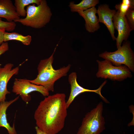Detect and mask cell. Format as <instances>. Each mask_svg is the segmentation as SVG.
Returning <instances> with one entry per match:
<instances>
[{
	"label": "cell",
	"instance_id": "obj_1",
	"mask_svg": "<svg viewBox=\"0 0 134 134\" xmlns=\"http://www.w3.org/2000/svg\"><path fill=\"white\" fill-rule=\"evenodd\" d=\"M64 93L49 95L40 102L34 118L37 126L47 134H56L64 128L67 108Z\"/></svg>",
	"mask_w": 134,
	"mask_h": 134
},
{
	"label": "cell",
	"instance_id": "obj_2",
	"mask_svg": "<svg viewBox=\"0 0 134 134\" xmlns=\"http://www.w3.org/2000/svg\"><path fill=\"white\" fill-rule=\"evenodd\" d=\"M57 47L49 57L40 61L37 67L38 74L36 77L33 80H28L32 83L43 86L49 91H54L55 82L66 76L71 67V65L69 64L57 69L54 68L52 66L53 56Z\"/></svg>",
	"mask_w": 134,
	"mask_h": 134
},
{
	"label": "cell",
	"instance_id": "obj_3",
	"mask_svg": "<svg viewBox=\"0 0 134 134\" xmlns=\"http://www.w3.org/2000/svg\"><path fill=\"white\" fill-rule=\"evenodd\" d=\"M26 16L24 18L15 20V22L20 23L23 25L36 29L45 26L50 21L52 13L45 0H41L40 4H35L26 6Z\"/></svg>",
	"mask_w": 134,
	"mask_h": 134
},
{
	"label": "cell",
	"instance_id": "obj_4",
	"mask_svg": "<svg viewBox=\"0 0 134 134\" xmlns=\"http://www.w3.org/2000/svg\"><path fill=\"white\" fill-rule=\"evenodd\" d=\"M101 101L85 115L76 134H100L105 128Z\"/></svg>",
	"mask_w": 134,
	"mask_h": 134
},
{
	"label": "cell",
	"instance_id": "obj_5",
	"mask_svg": "<svg viewBox=\"0 0 134 134\" xmlns=\"http://www.w3.org/2000/svg\"><path fill=\"white\" fill-rule=\"evenodd\" d=\"M100 57L107 60L114 66H119L124 65L133 72L134 71V55L128 41H124L123 45L112 52L106 51L100 54Z\"/></svg>",
	"mask_w": 134,
	"mask_h": 134
},
{
	"label": "cell",
	"instance_id": "obj_6",
	"mask_svg": "<svg viewBox=\"0 0 134 134\" xmlns=\"http://www.w3.org/2000/svg\"><path fill=\"white\" fill-rule=\"evenodd\" d=\"M97 61L98 65V70L96 74L97 77L121 81L132 76L131 70L125 65L115 66L105 60Z\"/></svg>",
	"mask_w": 134,
	"mask_h": 134
},
{
	"label": "cell",
	"instance_id": "obj_7",
	"mask_svg": "<svg viewBox=\"0 0 134 134\" xmlns=\"http://www.w3.org/2000/svg\"><path fill=\"white\" fill-rule=\"evenodd\" d=\"M34 91L38 92L44 97L49 95V91L43 87L32 83L27 79L15 78L12 87V92L18 95L22 100L28 103L31 100L30 94Z\"/></svg>",
	"mask_w": 134,
	"mask_h": 134
},
{
	"label": "cell",
	"instance_id": "obj_8",
	"mask_svg": "<svg viewBox=\"0 0 134 134\" xmlns=\"http://www.w3.org/2000/svg\"><path fill=\"white\" fill-rule=\"evenodd\" d=\"M77 73L72 72L69 75L68 81L70 86V92L66 104L68 108L75 98L80 94L86 92H94L98 94L103 100L106 103H108L107 100L104 97L101 93V90L103 87L106 83L105 81L97 89L92 90L85 88L80 86L77 82Z\"/></svg>",
	"mask_w": 134,
	"mask_h": 134
},
{
	"label": "cell",
	"instance_id": "obj_9",
	"mask_svg": "<svg viewBox=\"0 0 134 134\" xmlns=\"http://www.w3.org/2000/svg\"><path fill=\"white\" fill-rule=\"evenodd\" d=\"M13 66L11 63L6 64L3 67L0 66V103L5 101L6 95L10 93L7 89L8 81L13 75L19 72V67L12 68Z\"/></svg>",
	"mask_w": 134,
	"mask_h": 134
},
{
	"label": "cell",
	"instance_id": "obj_10",
	"mask_svg": "<svg viewBox=\"0 0 134 134\" xmlns=\"http://www.w3.org/2000/svg\"><path fill=\"white\" fill-rule=\"evenodd\" d=\"M114 29L118 32L116 38V45L117 48L121 46L123 41L127 40L132 31L128 24L125 16L120 15L116 11L113 18Z\"/></svg>",
	"mask_w": 134,
	"mask_h": 134
},
{
	"label": "cell",
	"instance_id": "obj_11",
	"mask_svg": "<svg viewBox=\"0 0 134 134\" xmlns=\"http://www.w3.org/2000/svg\"><path fill=\"white\" fill-rule=\"evenodd\" d=\"M116 12L115 10L110 9L109 5L106 4L100 5L97 9L99 22L102 23L106 26L113 40H116V38L114 35L115 29L113 18Z\"/></svg>",
	"mask_w": 134,
	"mask_h": 134
},
{
	"label": "cell",
	"instance_id": "obj_12",
	"mask_svg": "<svg viewBox=\"0 0 134 134\" xmlns=\"http://www.w3.org/2000/svg\"><path fill=\"white\" fill-rule=\"evenodd\" d=\"M78 13L84 19L85 28L88 32L94 33L99 29L100 28L99 22L98 17L96 15L97 9L95 7Z\"/></svg>",
	"mask_w": 134,
	"mask_h": 134
},
{
	"label": "cell",
	"instance_id": "obj_13",
	"mask_svg": "<svg viewBox=\"0 0 134 134\" xmlns=\"http://www.w3.org/2000/svg\"><path fill=\"white\" fill-rule=\"evenodd\" d=\"M0 18H5L8 22L20 18L11 0H0Z\"/></svg>",
	"mask_w": 134,
	"mask_h": 134
},
{
	"label": "cell",
	"instance_id": "obj_14",
	"mask_svg": "<svg viewBox=\"0 0 134 134\" xmlns=\"http://www.w3.org/2000/svg\"><path fill=\"white\" fill-rule=\"evenodd\" d=\"M19 96L9 101H5L0 103V127L5 128L9 134H17L13 124L11 127L7 122L6 111L8 107L11 104L16 101L19 98Z\"/></svg>",
	"mask_w": 134,
	"mask_h": 134
},
{
	"label": "cell",
	"instance_id": "obj_15",
	"mask_svg": "<svg viewBox=\"0 0 134 134\" xmlns=\"http://www.w3.org/2000/svg\"><path fill=\"white\" fill-rule=\"evenodd\" d=\"M98 0H82L79 3L75 4L73 1L69 2V6L72 12L83 11L95 7L99 3Z\"/></svg>",
	"mask_w": 134,
	"mask_h": 134
},
{
	"label": "cell",
	"instance_id": "obj_16",
	"mask_svg": "<svg viewBox=\"0 0 134 134\" xmlns=\"http://www.w3.org/2000/svg\"><path fill=\"white\" fill-rule=\"evenodd\" d=\"M41 0H15L14 6L16 11L20 17H25L27 12L25 7L30 4H35L37 5H39Z\"/></svg>",
	"mask_w": 134,
	"mask_h": 134
},
{
	"label": "cell",
	"instance_id": "obj_17",
	"mask_svg": "<svg viewBox=\"0 0 134 134\" xmlns=\"http://www.w3.org/2000/svg\"><path fill=\"white\" fill-rule=\"evenodd\" d=\"M32 40V37L30 35L24 36L16 32L8 33L5 32L4 34V42L15 40L21 42L24 45H28L30 44Z\"/></svg>",
	"mask_w": 134,
	"mask_h": 134
},
{
	"label": "cell",
	"instance_id": "obj_18",
	"mask_svg": "<svg viewBox=\"0 0 134 134\" xmlns=\"http://www.w3.org/2000/svg\"><path fill=\"white\" fill-rule=\"evenodd\" d=\"M115 7L120 15L125 16L129 9L134 8V0H123L119 4L116 5Z\"/></svg>",
	"mask_w": 134,
	"mask_h": 134
},
{
	"label": "cell",
	"instance_id": "obj_19",
	"mask_svg": "<svg viewBox=\"0 0 134 134\" xmlns=\"http://www.w3.org/2000/svg\"><path fill=\"white\" fill-rule=\"evenodd\" d=\"M125 17L132 30L134 29V8L129 9L126 13Z\"/></svg>",
	"mask_w": 134,
	"mask_h": 134
},
{
	"label": "cell",
	"instance_id": "obj_20",
	"mask_svg": "<svg viewBox=\"0 0 134 134\" xmlns=\"http://www.w3.org/2000/svg\"><path fill=\"white\" fill-rule=\"evenodd\" d=\"M16 24L15 22H5L2 20L0 18V28H5L8 31H11L15 29Z\"/></svg>",
	"mask_w": 134,
	"mask_h": 134
},
{
	"label": "cell",
	"instance_id": "obj_21",
	"mask_svg": "<svg viewBox=\"0 0 134 134\" xmlns=\"http://www.w3.org/2000/svg\"><path fill=\"white\" fill-rule=\"evenodd\" d=\"M9 46L7 42H3L0 45V56L9 49Z\"/></svg>",
	"mask_w": 134,
	"mask_h": 134
},
{
	"label": "cell",
	"instance_id": "obj_22",
	"mask_svg": "<svg viewBox=\"0 0 134 134\" xmlns=\"http://www.w3.org/2000/svg\"><path fill=\"white\" fill-rule=\"evenodd\" d=\"M5 30V28H0V45L4 42V34Z\"/></svg>",
	"mask_w": 134,
	"mask_h": 134
},
{
	"label": "cell",
	"instance_id": "obj_23",
	"mask_svg": "<svg viewBox=\"0 0 134 134\" xmlns=\"http://www.w3.org/2000/svg\"><path fill=\"white\" fill-rule=\"evenodd\" d=\"M36 134H47L45 132L41 130L37 126L35 127Z\"/></svg>",
	"mask_w": 134,
	"mask_h": 134
}]
</instances>
